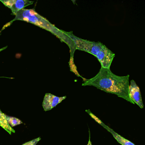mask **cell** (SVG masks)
Returning <instances> with one entry per match:
<instances>
[{
    "label": "cell",
    "mask_w": 145,
    "mask_h": 145,
    "mask_svg": "<svg viewBox=\"0 0 145 145\" xmlns=\"http://www.w3.org/2000/svg\"><path fill=\"white\" fill-rule=\"evenodd\" d=\"M101 125L103 127L105 128L108 132L111 133V134L112 135V136L117 141L119 144H121L122 145H135L133 143L131 142V141L127 140L125 139V138H123V137L121 136V135H118V134L117 133H116L114 130H112L110 128L105 125L103 122L102 123Z\"/></svg>",
    "instance_id": "obj_7"
},
{
    "label": "cell",
    "mask_w": 145,
    "mask_h": 145,
    "mask_svg": "<svg viewBox=\"0 0 145 145\" xmlns=\"http://www.w3.org/2000/svg\"><path fill=\"white\" fill-rule=\"evenodd\" d=\"M7 115L2 112L0 110V126L2 128L5 129L10 135L12 134V133H15L14 129L11 127L7 121Z\"/></svg>",
    "instance_id": "obj_8"
},
{
    "label": "cell",
    "mask_w": 145,
    "mask_h": 145,
    "mask_svg": "<svg viewBox=\"0 0 145 145\" xmlns=\"http://www.w3.org/2000/svg\"><path fill=\"white\" fill-rule=\"evenodd\" d=\"M129 96L135 104L138 105L141 109L144 108L140 89L134 80H131L129 87Z\"/></svg>",
    "instance_id": "obj_6"
},
{
    "label": "cell",
    "mask_w": 145,
    "mask_h": 145,
    "mask_svg": "<svg viewBox=\"0 0 145 145\" xmlns=\"http://www.w3.org/2000/svg\"><path fill=\"white\" fill-rule=\"evenodd\" d=\"M40 140L41 138L39 137V138H37L33 140L26 142L22 145H36Z\"/></svg>",
    "instance_id": "obj_10"
},
{
    "label": "cell",
    "mask_w": 145,
    "mask_h": 145,
    "mask_svg": "<svg viewBox=\"0 0 145 145\" xmlns=\"http://www.w3.org/2000/svg\"><path fill=\"white\" fill-rule=\"evenodd\" d=\"M22 20L31 23L49 31L59 38L61 41L65 43L70 48L71 57L73 61V55L76 50V47L72 40L65 34L64 31L57 28L46 18L37 12L35 9H23L16 14L12 21Z\"/></svg>",
    "instance_id": "obj_2"
},
{
    "label": "cell",
    "mask_w": 145,
    "mask_h": 145,
    "mask_svg": "<svg viewBox=\"0 0 145 145\" xmlns=\"http://www.w3.org/2000/svg\"><path fill=\"white\" fill-rule=\"evenodd\" d=\"M86 111L87 112H88V113L89 114V115H90V116L91 117H92V118H93V119H94L95 120V121H96V122H97L98 123H99V124H100V125H101V123H102V122L99 119V118H98V117H96V116H95V115H94L93 114H92L91 112H90V111H88V110H86Z\"/></svg>",
    "instance_id": "obj_11"
},
{
    "label": "cell",
    "mask_w": 145,
    "mask_h": 145,
    "mask_svg": "<svg viewBox=\"0 0 145 145\" xmlns=\"http://www.w3.org/2000/svg\"><path fill=\"white\" fill-rule=\"evenodd\" d=\"M7 117V121L9 126L11 127H15L17 125H20L23 123L21 120H19L18 118L16 117H12L8 116H6Z\"/></svg>",
    "instance_id": "obj_9"
},
{
    "label": "cell",
    "mask_w": 145,
    "mask_h": 145,
    "mask_svg": "<svg viewBox=\"0 0 145 145\" xmlns=\"http://www.w3.org/2000/svg\"><path fill=\"white\" fill-rule=\"evenodd\" d=\"M64 31L74 42L76 49L94 55L99 61L102 68L110 69L115 54L104 44L99 42L91 41L77 37L72 31Z\"/></svg>",
    "instance_id": "obj_3"
},
{
    "label": "cell",
    "mask_w": 145,
    "mask_h": 145,
    "mask_svg": "<svg viewBox=\"0 0 145 145\" xmlns=\"http://www.w3.org/2000/svg\"><path fill=\"white\" fill-rule=\"evenodd\" d=\"M6 48H7V47H4V48L1 49H0V52H1V51L2 50H3V49H6Z\"/></svg>",
    "instance_id": "obj_13"
},
{
    "label": "cell",
    "mask_w": 145,
    "mask_h": 145,
    "mask_svg": "<svg viewBox=\"0 0 145 145\" xmlns=\"http://www.w3.org/2000/svg\"><path fill=\"white\" fill-rule=\"evenodd\" d=\"M66 98V96L57 97L51 93H46L44 96L42 106L45 111L51 110Z\"/></svg>",
    "instance_id": "obj_5"
},
{
    "label": "cell",
    "mask_w": 145,
    "mask_h": 145,
    "mask_svg": "<svg viewBox=\"0 0 145 145\" xmlns=\"http://www.w3.org/2000/svg\"><path fill=\"white\" fill-rule=\"evenodd\" d=\"M87 145H92V143H91V141H90V135H89V140L88 143Z\"/></svg>",
    "instance_id": "obj_12"
},
{
    "label": "cell",
    "mask_w": 145,
    "mask_h": 145,
    "mask_svg": "<svg viewBox=\"0 0 145 145\" xmlns=\"http://www.w3.org/2000/svg\"><path fill=\"white\" fill-rule=\"evenodd\" d=\"M129 75L119 76L113 74L110 69L101 67L99 73L93 78L84 79L83 86H93L109 93L113 94L135 104L129 93Z\"/></svg>",
    "instance_id": "obj_1"
},
{
    "label": "cell",
    "mask_w": 145,
    "mask_h": 145,
    "mask_svg": "<svg viewBox=\"0 0 145 145\" xmlns=\"http://www.w3.org/2000/svg\"><path fill=\"white\" fill-rule=\"evenodd\" d=\"M0 1L6 7L11 9L12 14L15 15L20 10L34 3L33 1L26 0H0Z\"/></svg>",
    "instance_id": "obj_4"
}]
</instances>
